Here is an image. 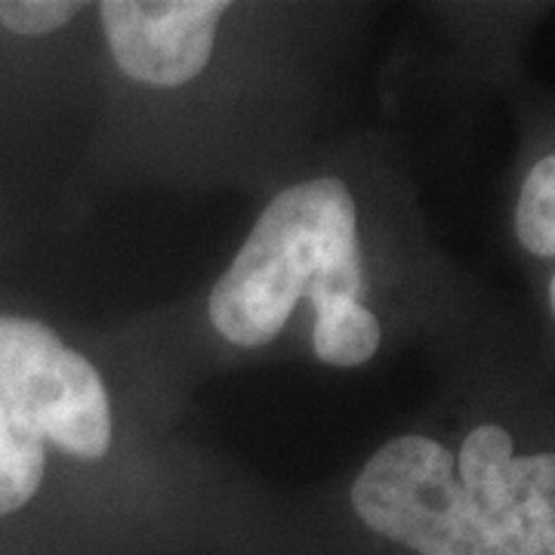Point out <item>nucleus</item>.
Listing matches in <instances>:
<instances>
[{
    "mask_svg": "<svg viewBox=\"0 0 555 555\" xmlns=\"http://www.w3.org/2000/svg\"><path fill=\"white\" fill-rule=\"evenodd\" d=\"M302 297L315 312L364 297L356 201L337 177L297 182L262 210L210 294V321L229 343L259 349Z\"/></svg>",
    "mask_w": 555,
    "mask_h": 555,
    "instance_id": "2",
    "label": "nucleus"
},
{
    "mask_svg": "<svg viewBox=\"0 0 555 555\" xmlns=\"http://www.w3.org/2000/svg\"><path fill=\"white\" fill-rule=\"evenodd\" d=\"M379 321L358 299H337L315 312L312 349L324 364L358 367L379 349Z\"/></svg>",
    "mask_w": 555,
    "mask_h": 555,
    "instance_id": "6",
    "label": "nucleus"
},
{
    "mask_svg": "<svg viewBox=\"0 0 555 555\" xmlns=\"http://www.w3.org/2000/svg\"><path fill=\"white\" fill-rule=\"evenodd\" d=\"M43 438L0 377V516L22 509L38 494L47 466Z\"/></svg>",
    "mask_w": 555,
    "mask_h": 555,
    "instance_id": "5",
    "label": "nucleus"
},
{
    "mask_svg": "<svg viewBox=\"0 0 555 555\" xmlns=\"http://www.w3.org/2000/svg\"><path fill=\"white\" fill-rule=\"evenodd\" d=\"M550 306H553V315H555V275L550 281Z\"/></svg>",
    "mask_w": 555,
    "mask_h": 555,
    "instance_id": "9",
    "label": "nucleus"
},
{
    "mask_svg": "<svg viewBox=\"0 0 555 555\" xmlns=\"http://www.w3.org/2000/svg\"><path fill=\"white\" fill-rule=\"evenodd\" d=\"M352 506L420 555H555V454L518 456L491 423L456 456L436 438H392L358 473Z\"/></svg>",
    "mask_w": 555,
    "mask_h": 555,
    "instance_id": "1",
    "label": "nucleus"
},
{
    "mask_svg": "<svg viewBox=\"0 0 555 555\" xmlns=\"http://www.w3.org/2000/svg\"><path fill=\"white\" fill-rule=\"evenodd\" d=\"M225 10V0H108L100 20L124 75L179 87L207 68Z\"/></svg>",
    "mask_w": 555,
    "mask_h": 555,
    "instance_id": "4",
    "label": "nucleus"
},
{
    "mask_svg": "<svg viewBox=\"0 0 555 555\" xmlns=\"http://www.w3.org/2000/svg\"><path fill=\"white\" fill-rule=\"evenodd\" d=\"M80 3L72 0H0V22L25 38H38L75 20Z\"/></svg>",
    "mask_w": 555,
    "mask_h": 555,
    "instance_id": "8",
    "label": "nucleus"
},
{
    "mask_svg": "<svg viewBox=\"0 0 555 555\" xmlns=\"http://www.w3.org/2000/svg\"><path fill=\"white\" fill-rule=\"evenodd\" d=\"M516 232L534 257H555V155H546L525 177L516 207Z\"/></svg>",
    "mask_w": 555,
    "mask_h": 555,
    "instance_id": "7",
    "label": "nucleus"
},
{
    "mask_svg": "<svg viewBox=\"0 0 555 555\" xmlns=\"http://www.w3.org/2000/svg\"><path fill=\"white\" fill-rule=\"evenodd\" d=\"M0 377L43 441L80 460L112 448V408L100 371L35 318L0 315Z\"/></svg>",
    "mask_w": 555,
    "mask_h": 555,
    "instance_id": "3",
    "label": "nucleus"
}]
</instances>
